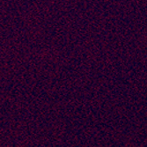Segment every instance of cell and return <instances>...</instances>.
Returning a JSON list of instances; mask_svg holds the SVG:
<instances>
[]
</instances>
